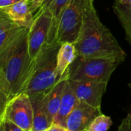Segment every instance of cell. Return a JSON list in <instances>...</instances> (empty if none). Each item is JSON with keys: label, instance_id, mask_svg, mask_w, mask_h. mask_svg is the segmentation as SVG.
<instances>
[{"label": "cell", "instance_id": "cell-1", "mask_svg": "<svg viewBox=\"0 0 131 131\" xmlns=\"http://www.w3.org/2000/svg\"><path fill=\"white\" fill-rule=\"evenodd\" d=\"M74 44L78 57L117 58L124 61L127 56L111 31L101 21L94 0L84 12L82 26Z\"/></svg>", "mask_w": 131, "mask_h": 131}, {"label": "cell", "instance_id": "cell-2", "mask_svg": "<svg viewBox=\"0 0 131 131\" xmlns=\"http://www.w3.org/2000/svg\"><path fill=\"white\" fill-rule=\"evenodd\" d=\"M27 28L7 48L0 51V110L21 91L31 58L28 47Z\"/></svg>", "mask_w": 131, "mask_h": 131}, {"label": "cell", "instance_id": "cell-3", "mask_svg": "<svg viewBox=\"0 0 131 131\" xmlns=\"http://www.w3.org/2000/svg\"><path fill=\"white\" fill-rule=\"evenodd\" d=\"M61 45L57 41L44 45L35 58L31 59L20 93L28 95L46 94L61 79L56 71Z\"/></svg>", "mask_w": 131, "mask_h": 131}, {"label": "cell", "instance_id": "cell-4", "mask_svg": "<svg viewBox=\"0 0 131 131\" xmlns=\"http://www.w3.org/2000/svg\"><path fill=\"white\" fill-rule=\"evenodd\" d=\"M117 58H82L77 56L69 67L68 77L72 81H99L108 82L111 74L122 63Z\"/></svg>", "mask_w": 131, "mask_h": 131}, {"label": "cell", "instance_id": "cell-5", "mask_svg": "<svg viewBox=\"0 0 131 131\" xmlns=\"http://www.w3.org/2000/svg\"><path fill=\"white\" fill-rule=\"evenodd\" d=\"M91 0H71L64 11L58 27L55 41L61 44L74 43L80 33L84 12Z\"/></svg>", "mask_w": 131, "mask_h": 131}, {"label": "cell", "instance_id": "cell-6", "mask_svg": "<svg viewBox=\"0 0 131 131\" xmlns=\"http://www.w3.org/2000/svg\"><path fill=\"white\" fill-rule=\"evenodd\" d=\"M8 119L22 131H32L33 108L30 96L20 93L11 98L0 110V120Z\"/></svg>", "mask_w": 131, "mask_h": 131}, {"label": "cell", "instance_id": "cell-7", "mask_svg": "<svg viewBox=\"0 0 131 131\" xmlns=\"http://www.w3.org/2000/svg\"><path fill=\"white\" fill-rule=\"evenodd\" d=\"M51 25V15L48 9L38 10L28 33V47L31 59L35 58L48 41Z\"/></svg>", "mask_w": 131, "mask_h": 131}, {"label": "cell", "instance_id": "cell-8", "mask_svg": "<svg viewBox=\"0 0 131 131\" xmlns=\"http://www.w3.org/2000/svg\"><path fill=\"white\" fill-rule=\"evenodd\" d=\"M70 81L74 87L78 101L101 108L102 97L106 92L108 82L88 80Z\"/></svg>", "mask_w": 131, "mask_h": 131}, {"label": "cell", "instance_id": "cell-9", "mask_svg": "<svg viewBox=\"0 0 131 131\" xmlns=\"http://www.w3.org/2000/svg\"><path fill=\"white\" fill-rule=\"evenodd\" d=\"M101 114V108L78 101L66 121V128L68 131H86L95 117Z\"/></svg>", "mask_w": 131, "mask_h": 131}, {"label": "cell", "instance_id": "cell-10", "mask_svg": "<svg viewBox=\"0 0 131 131\" xmlns=\"http://www.w3.org/2000/svg\"><path fill=\"white\" fill-rule=\"evenodd\" d=\"M69 80L68 71L44 96L43 104L49 119L53 122L60 107L65 87Z\"/></svg>", "mask_w": 131, "mask_h": 131}, {"label": "cell", "instance_id": "cell-11", "mask_svg": "<svg viewBox=\"0 0 131 131\" xmlns=\"http://www.w3.org/2000/svg\"><path fill=\"white\" fill-rule=\"evenodd\" d=\"M18 26L30 28L34 21V13L31 11L28 0H21L15 4L0 8Z\"/></svg>", "mask_w": 131, "mask_h": 131}, {"label": "cell", "instance_id": "cell-12", "mask_svg": "<svg viewBox=\"0 0 131 131\" xmlns=\"http://www.w3.org/2000/svg\"><path fill=\"white\" fill-rule=\"evenodd\" d=\"M27 28L16 25L5 12L0 10V51L19 38Z\"/></svg>", "mask_w": 131, "mask_h": 131}, {"label": "cell", "instance_id": "cell-13", "mask_svg": "<svg viewBox=\"0 0 131 131\" xmlns=\"http://www.w3.org/2000/svg\"><path fill=\"white\" fill-rule=\"evenodd\" d=\"M45 94L29 95L33 108V128L32 131H48L52 122L48 117L43 104Z\"/></svg>", "mask_w": 131, "mask_h": 131}, {"label": "cell", "instance_id": "cell-14", "mask_svg": "<svg viewBox=\"0 0 131 131\" xmlns=\"http://www.w3.org/2000/svg\"><path fill=\"white\" fill-rule=\"evenodd\" d=\"M78 102V101L76 97L74 87L71 81L68 80L64 89L60 107L52 123H57L66 127V121L71 111L75 107Z\"/></svg>", "mask_w": 131, "mask_h": 131}, {"label": "cell", "instance_id": "cell-15", "mask_svg": "<svg viewBox=\"0 0 131 131\" xmlns=\"http://www.w3.org/2000/svg\"><path fill=\"white\" fill-rule=\"evenodd\" d=\"M77 58V51L74 43H62L57 56L56 71L60 78H63L68 72L69 67Z\"/></svg>", "mask_w": 131, "mask_h": 131}, {"label": "cell", "instance_id": "cell-16", "mask_svg": "<svg viewBox=\"0 0 131 131\" xmlns=\"http://www.w3.org/2000/svg\"><path fill=\"white\" fill-rule=\"evenodd\" d=\"M71 0H52L48 9L51 15V25L47 43L55 41L58 27L61 17Z\"/></svg>", "mask_w": 131, "mask_h": 131}, {"label": "cell", "instance_id": "cell-17", "mask_svg": "<svg viewBox=\"0 0 131 131\" xmlns=\"http://www.w3.org/2000/svg\"><path fill=\"white\" fill-rule=\"evenodd\" d=\"M113 8L125 31L127 40L131 45V5H123L115 1Z\"/></svg>", "mask_w": 131, "mask_h": 131}, {"label": "cell", "instance_id": "cell-18", "mask_svg": "<svg viewBox=\"0 0 131 131\" xmlns=\"http://www.w3.org/2000/svg\"><path fill=\"white\" fill-rule=\"evenodd\" d=\"M112 125V121L110 117L101 114L91 122L86 131H107Z\"/></svg>", "mask_w": 131, "mask_h": 131}, {"label": "cell", "instance_id": "cell-19", "mask_svg": "<svg viewBox=\"0 0 131 131\" xmlns=\"http://www.w3.org/2000/svg\"><path fill=\"white\" fill-rule=\"evenodd\" d=\"M0 131H22L13 121L4 118L0 120Z\"/></svg>", "mask_w": 131, "mask_h": 131}, {"label": "cell", "instance_id": "cell-20", "mask_svg": "<svg viewBox=\"0 0 131 131\" xmlns=\"http://www.w3.org/2000/svg\"><path fill=\"white\" fill-rule=\"evenodd\" d=\"M45 0H28V4L31 11L35 13L38 11V9L41 7Z\"/></svg>", "mask_w": 131, "mask_h": 131}, {"label": "cell", "instance_id": "cell-21", "mask_svg": "<svg viewBox=\"0 0 131 131\" xmlns=\"http://www.w3.org/2000/svg\"><path fill=\"white\" fill-rule=\"evenodd\" d=\"M118 130H131V114H128L127 117L122 121Z\"/></svg>", "mask_w": 131, "mask_h": 131}, {"label": "cell", "instance_id": "cell-22", "mask_svg": "<svg viewBox=\"0 0 131 131\" xmlns=\"http://www.w3.org/2000/svg\"><path fill=\"white\" fill-rule=\"evenodd\" d=\"M48 131H68L67 128L57 124V123H52L50 127L48 128Z\"/></svg>", "mask_w": 131, "mask_h": 131}, {"label": "cell", "instance_id": "cell-23", "mask_svg": "<svg viewBox=\"0 0 131 131\" xmlns=\"http://www.w3.org/2000/svg\"><path fill=\"white\" fill-rule=\"evenodd\" d=\"M20 1H21V0H0V8L15 4Z\"/></svg>", "mask_w": 131, "mask_h": 131}, {"label": "cell", "instance_id": "cell-24", "mask_svg": "<svg viewBox=\"0 0 131 131\" xmlns=\"http://www.w3.org/2000/svg\"><path fill=\"white\" fill-rule=\"evenodd\" d=\"M51 1L52 0H45L44 2H43V4H42V5H41V7L38 10H45V9H48V8L50 3L51 2Z\"/></svg>", "mask_w": 131, "mask_h": 131}, {"label": "cell", "instance_id": "cell-25", "mask_svg": "<svg viewBox=\"0 0 131 131\" xmlns=\"http://www.w3.org/2000/svg\"><path fill=\"white\" fill-rule=\"evenodd\" d=\"M115 1L123 5H131V0H115Z\"/></svg>", "mask_w": 131, "mask_h": 131}, {"label": "cell", "instance_id": "cell-26", "mask_svg": "<svg viewBox=\"0 0 131 131\" xmlns=\"http://www.w3.org/2000/svg\"><path fill=\"white\" fill-rule=\"evenodd\" d=\"M128 86L130 87V89H131V83H130V84H128Z\"/></svg>", "mask_w": 131, "mask_h": 131}]
</instances>
